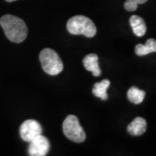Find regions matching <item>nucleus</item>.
I'll use <instances>...</instances> for the list:
<instances>
[{
    "label": "nucleus",
    "instance_id": "obj_1",
    "mask_svg": "<svg viewBox=\"0 0 156 156\" xmlns=\"http://www.w3.org/2000/svg\"><path fill=\"white\" fill-rule=\"evenodd\" d=\"M0 25L6 37L13 43H22L27 37L28 29L24 21L19 17L7 14L0 18Z\"/></svg>",
    "mask_w": 156,
    "mask_h": 156
},
{
    "label": "nucleus",
    "instance_id": "obj_2",
    "mask_svg": "<svg viewBox=\"0 0 156 156\" xmlns=\"http://www.w3.org/2000/svg\"><path fill=\"white\" fill-rule=\"evenodd\" d=\"M68 31L72 35H83L93 37L96 34V27L89 17L78 15L71 17L67 23Z\"/></svg>",
    "mask_w": 156,
    "mask_h": 156
},
{
    "label": "nucleus",
    "instance_id": "obj_3",
    "mask_svg": "<svg viewBox=\"0 0 156 156\" xmlns=\"http://www.w3.org/2000/svg\"><path fill=\"white\" fill-rule=\"evenodd\" d=\"M39 60L43 69L48 75L56 76L63 69V64L60 56L52 49L46 48L42 50L39 55Z\"/></svg>",
    "mask_w": 156,
    "mask_h": 156
},
{
    "label": "nucleus",
    "instance_id": "obj_4",
    "mask_svg": "<svg viewBox=\"0 0 156 156\" xmlns=\"http://www.w3.org/2000/svg\"><path fill=\"white\" fill-rule=\"evenodd\" d=\"M62 131L68 139L76 143L83 142L86 139V134L80 125L78 118L73 115H68L62 123Z\"/></svg>",
    "mask_w": 156,
    "mask_h": 156
},
{
    "label": "nucleus",
    "instance_id": "obj_5",
    "mask_svg": "<svg viewBox=\"0 0 156 156\" xmlns=\"http://www.w3.org/2000/svg\"><path fill=\"white\" fill-rule=\"evenodd\" d=\"M43 128L40 123L35 120H27L23 122L20 127V136L24 141L30 142L42 134Z\"/></svg>",
    "mask_w": 156,
    "mask_h": 156
},
{
    "label": "nucleus",
    "instance_id": "obj_6",
    "mask_svg": "<svg viewBox=\"0 0 156 156\" xmlns=\"http://www.w3.org/2000/svg\"><path fill=\"white\" fill-rule=\"evenodd\" d=\"M29 143L28 152L30 156H45L50 150V141L42 134L36 137Z\"/></svg>",
    "mask_w": 156,
    "mask_h": 156
},
{
    "label": "nucleus",
    "instance_id": "obj_7",
    "mask_svg": "<svg viewBox=\"0 0 156 156\" xmlns=\"http://www.w3.org/2000/svg\"><path fill=\"white\" fill-rule=\"evenodd\" d=\"M83 66L87 70L92 72L94 76H100L101 74L99 62H98V56L96 54H89L83 58Z\"/></svg>",
    "mask_w": 156,
    "mask_h": 156
},
{
    "label": "nucleus",
    "instance_id": "obj_8",
    "mask_svg": "<svg viewBox=\"0 0 156 156\" xmlns=\"http://www.w3.org/2000/svg\"><path fill=\"white\" fill-rule=\"evenodd\" d=\"M128 134L134 136H139L143 134L147 130V122L142 117H136L127 128Z\"/></svg>",
    "mask_w": 156,
    "mask_h": 156
},
{
    "label": "nucleus",
    "instance_id": "obj_9",
    "mask_svg": "<svg viewBox=\"0 0 156 156\" xmlns=\"http://www.w3.org/2000/svg\"><path fill=\"white\" fill-rule=\"evenodd\" d=\"M129 23H130L135 36L142 37L145 35L146 31H147V25H146L143 18H141L139 16H136V15H133L129 18Z\"/></svg>",
    "mask_w": 156,
    "mask_h": 156
},
{
    "label": "nucleus",
    "instance_id": "obj_10",
    "mask_svg": "<svg viewBox=\"0 0 156 156\" xmlns=\"http://www.w3.org/2000/svg\"><path fill=\"white\" fill-rule=\"evenodd\" d=\"M156 51V40L153 38L147 40L145 44H137L134 48V52L137 56H142Z\"/></svg>",
    "mask_w": 156,
    "mask_h": 156
},
{
    "label": "nucleus",
    "instance_id": "obj_11",
    "mask_svg": "<svg viewBox=\"0 0 156 156\" xmlns=\"http://www.w3.org/2000/svg\"><path fill=\"white\" fill-rule=\"evenodd\" d=\"M110 85V82L108 79H104L100 83H96L93 87L92 93L98 98H101V100L106 101L108 99V94L107 90Z\"/></svg>",
    "mask_w": 156,
    "mask_h": 156
},
{
    "label": "nucleus",
    "instance_id": "obj_12",
    "mask_svg": "<svg viewBox=\"0 0 156 156\" xmlns=\"http://www.w3.org/2000/svg\"><path fill=\"white\" fill-rule=\"evenodd\" d=\"M145 95V91L138 89L136 87H131L128 90V94H127L128 100L130 101L131 102L134 103V104L141 103L144 100Z\"/></svg>",
    "mask_w": 156,
    "mask_h": 156
},
{
    "label": "nucleus",
    "instance_id": "obj_13",
    "mask_svg": "<svg viewBox=\"0 0 156 156\" xmlns=\"http://www.w3.org/2000/svg\"><path fill=\"white\" fill-rule=\"evenodd\" d=\"M147 0H126L125 4H124V8L128 11H134L138 5H142L145 4Z\"/></svg>",
    "mask_w": 156,
    "mask_h": 156
},
{
    "label": "nucleus",
    "instance_id": "obj_14",
    "mask_svg": "<svg viewBox=\"0 0 156 156\" xmlns=\"http://www.w3.org/2000/svg\"><path fill=\"white\" fill-rule=\"evenodd\" d=\"M6 2H9V3H10V2H14V1H17V0H5Z\"/></svg>",
    "mask_w": 156,
    "mask_h": 156
}]
</instances>
